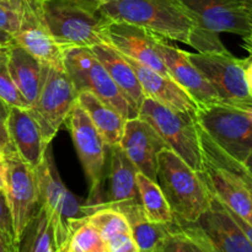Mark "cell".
Returning a JSON list of instances; mask_svg holds the SVG:
<instances>
[{
	"instance_id": "cell-1",
	"label": "cell",
	"mask_w": 252,
	"mask_h": 252,
	"mask_svg": "<svg viewBox=\"0 0 252 252\" xmlns=\"http://www.w3.org/2000/svg\"><path fill=\"white\" fill-rule=\"evenodd\" d=\"M98 14L112 21L138 25L170 41L189 44L201 53H228L219 33L206 31L181 0H108Z\"/></svg>"
},
{
	"instance_id": "cell-2",
	"label": "cell",
	"mask_w": 252,
	"mask_h": 252,
	"mask_svg": "<svg viewBox=\"0 0 252 252\" xmlns=\"http://www.w3.org/2000/svg\"><path fill=\"white\" fill-rule=\"evenodd\" d=\"M157 182L174 217L185 221H197L209 207L213 193L201 171L192 169L170 148L158 157Z\"/></svg>"
},
{
	"instance_id": "cell-3",
	"label": "cell",
	"mask_w": 252,
	"mask_h": 252,
	"mask_svg": "<svg viewBox=\"0 0 252 252\" xmlns=\"http://www.w3.org/2000/svg\"><path fill=\"white\" fill-rule=\"evenodd\" d=\"M39 202L53 223L57 252H65L74 231L88 221L85 202L71 193L59 176L53 150L49 143L38 166L34 169Z\"/></svg>"
},
{
	"instance_id": "cell-4",
	"label": "cell",
	"mask_w": 252,
	"mask_h": 252,
	"mask_svg": "<svg viewBox=\"0 0 252 252\" xmlns=\"http://www.w3.org/2000/svg\"><path fill=\"white\" fill-rule=\"evenodd\" d=\"M41 15L63 49L70 47L91 48L107 43L105 27L107 19L69 0L38 1Z\"/></svg>"
},
{
	"instance_id": "cell-5",
	"label": "cell",
	"mask_w": 252,
	"mask_h": 252,
	"mask_svg": "<svg viewBox=\"0 0 252 252\" xmlns=\"http://www.w3.org/2000/svg\"><path fill=\"white\" fill-rule=\"evenodd\" d=\"M69 129L76 154L89 184V197L85 211L90 216L97 206L103 203V182L107 179L110 147L96 129L88 112L79 103L74 106L68 117Z\"/></svg>"
},
{
	"instance_id": "cell-6",
	"label": "cell",
	"mask_w": 252,
	"mask_h": 252,
	"mask_svg": "<svg viewBox=\"0 0 252 252\" xmlns=\"http://www.w3.org/2000/svg\"><path fill=\"white\" fill-rule=\"evenodd\" d=\"M138 116L149 122L167 147L192 169L202 171L203 158L194 113L174 110L145 96Z\"/></svg>"
},
{
	"instance_id": "cell-7",
	"label": "cell",
	"mask_w": 252,
	"mask_h": 252,
	"mask_svg": "<svg viewBox=\"0 0 252 252\" xmlns=\"http://www.w3.org/2000/svg\"><path fill=\"white\" fill-rule=\"evenodd\" d=\"M64 68L73 80L76 91H89L107 103L126 120L138 117L112 80L108 71L90 48L70 47L64 49Z\"/></svg>"
},
{
	"instance_id": "cell-8",
	"label": "cell",
	"mask_w": 252,
	"mask_h": 252,
	"mask_svg": "<svg viewBox=\"0 0 252 252\" xmlns=\"http://www.w3.org/2000/svg\"><path fill=\"white\" fill-rule=\"evenodd\" d=\"M196 121L208 137L234 159L252 155V122L243 110L226 103L197 108Z\"/></svg>"
},
{
	"instance_id": "cell-9",
	"label": "cell",
	"mask_w": 252,
	"mask_h": 252,
	"mask_svg": "<svg viewBox=\"0 0 252 252\" xmlns=\"http://www.w3.org/2000/svg\"><path fill=\"white\" fill-rule=\"evenodd\" d=\"M78 103V91L64 66L44 64V78L36 102L30 107L47 144L68 120Z\"/></svg>"
},
{
	"instance_id": "cell-10",
	"label": "cell",
	"mask_w": 252,
	"mask_h": 252,
	"mask_svg": "<svg viewBox=\"0 0 252 252\" xmlns=\"http://www.w3.org/2000/svg\"><path fill=\"white\" fill-rule=\"evenodd\" d=\"M192 63L216 89L221 103L238 105L251 101L245 80L248 58L239 59L228 53H189Z\"/></svg>"
},
{
	"instance_id": "cell-11",
	"label": "cell",
	"mask_w": 252,
	"mask_h": 252,
	"mask_svg": "<svg viewBox=\"0 0 252 252\" xmlns=\"http://www.w3.org/2000/svg\"><path fill=\"white\" fill-rule=\"evenodd\" d=\"M5 192L11 209L16 241L20 244L26 228L38 213L41 202L34 170L17 155L6 157Z\"/></svg>"
},
{
	"instance_id": "cell-12",
	"label": "cell",
	"mask_w": 252,
	"mask_h": 252,
	"mask_svg": "<svg viewBox=\"0 0 252 252\" xmlns=\"http://www.w3.org/2000/svg\"><path fill=\"white\" fill-rule=\"evenodd\" d=\"M155 46L171 78L191 96L197 108L221 103L216 89L189 59V52L172 46L158 34Z\"/></svg>"
},
{
	"instance_id": "cell-13",
	"label": "cell",
	"mask_w": 252,
	"mask_h": 252,
	"mask_svg": "<svg viewBox=\"0 0 252 252\" xmlns=\"http://www.w3.org/2000/svg\"><path fill=\"white\" fill-rule=\"evenodd\" d=\"M105 36L107 43L123 56L129 57L143 65L171 78L155 46L157 34L154 32L129 22L107 19Z\"/></svg>"
},
{
	"instance_id": "cell-14",
	"label": "cell",
	"mask_w": 252,
	"mask_h": 252,
	"mask_svg": "<svg viewBox=\"0 0 252 252\" xmlns=\"http://www.w3.org/2000/svg\"><path fill=\"white\" fill-rule=\"evenodd\" d=\"M14 41L41 63L64 66V49L44 22L38 0H27L20 29L14 33Z\"/></svg>"
},
{
	"instance_id": "cell-15",
	"label": "cell",
	"mask_w": 252,
	"mask_h": 252,
	"mask_svg": "<svg viewBox=\"0 0 252 252\" xmlns=\"http://www.w3.org/2000/svg\"><path fill=\"white\" fill-rule=\"evenodd\" d=\"M120 145L138 172L157 181L158 157L169 147L149 122L139 116L126 121Z\"/></svg>"
},
{
	"instance_id": "cell-16",
	"label": "cell",
	"mask_w": 252,
	"mask_h": 252,
	"mask_svg": "<svg viewBox=\"0 0 252 252\" xmlns=\"http://www.w3.org/2000/svg\"><path fill=\"white\" fill-rule=\"evenodd\" d=\"M206 31L230 32L244 37L251 32L243 0H181Z\"/></svg>"
},
{
	"instance_id": "cell-17",
	"label": "cell",
	"mask_w": 252,
	"mask_h": 252,
	"mask_svg": "<svg viewBox=\"0 0 252 252\" xmlns=\"http://www.w3.org/2000/svg\"><path fill=\"white\" fill-rule=\"evenodd\" d=\"M216 252H252V245L229 212L228 207L213 194L208 208L198 218Z\"/></svg>"
},
{
	"instance_id": "cell-18",
	"label": "cell",
	"mask_w": 252,
	"mask_h": 252,
	"mask_svg": "<svg viewBox=\"0 0 252 252\" xmlns=\"http://www.w3.org/2000/svg\"><path fill=\"white\" fill-rule=\"evenodd\" d=\"M202 175L212 193L252 224V199L241 180L226 167L202 154Z\"/></svg>"
},
{
	"instance_id": "cell-19",
	"label": "cell",
	"mask_w": 252,
	"mask_h": 252,
	"mask_svg": "<svg viewBox=\"0 0 252 252\" xmlns=\"http://www.w3.org/2000/svg\"><path fill=\"white\" fill-rule=\"evenodd\" d=\"M7 132L17 157L30 167L36 169L48 144L31 110L11 106L7 117Z\"/></svg>"
},
{
	"instance_id": "cell-20",
	"label": "cell",
	"mask_w": 252,
	"mask_h": 252,
	"mask_svg": "<svg viewBox=\"0 0 252 252\" xmlns=\"http://www.w3.org/2000/svg\"><path fill=\"white\" fill-rule=\"evenodd\" d=\"M138 170L121 145L110 147L107 179L108 189L105 201L95 208L139 204L140 196L137 186ZM142 204V203H140Z\"/></svg>"
},
{
	"instance_id": "cell-21",
	"label": "cell",
	"mask_w": 252,
	"mask_h": 252,
	"mask_svg": "<svg viewBox=\"0 0 252 252\" xmlns=\"http://www.w3.org/2000/svg\"><path fill=\"white\" fill-rule=\"evenodd\" d=\"M125 57L134 69L147 97L153 98L174 110L187 113H196V102L174 79L162 75L129 57Z\"/></svg>"
},
{
	"instance_id": "cell-22",
	"label": "cell",
	"mask_w": 252,
	"mask_h": 252,
	"mask_svg": "<svg viewBox=\"0 0 252 252\" xmlns=\"http://www.w3.org/2000/svg\"><path fill=\"white\" fill-rule=\"evenodd\" d=\"M90 49L108 71L130 107L139 113V108L144 101L145 95L139 79L128 59L108 43L97 44L91 47Z\"/></svg>"
},
{
	"instance_id": "cell-23",
	"label": "cell",
	"mask_w": 252,
	"mask_h": 252,
	"mask_svg": "<svg viewBox=\"0 0 252 252\" xmlns=\"http://www.w3.org/2000/svg\"><path fill=\"white\" fill-rule=\"evenodd\" d=\"M7 58L12 80L32 107L43 83L44 64L15 42L7 47Z\"/></svg>"
},
{
	"instance_id": "cell-24",
	"label": "cell",
	"mask_w": 252,
	"mask_h": 252,
	"mask_svg": "<svg viewBox=\"0 0 252 252\" xmlns=\"http://www.w3.org/2000/svg\"><path fill=\"white\" fill-rule=\"evenodd\" d=\"M78 103L88 112L106 144L108 147L120 145L127 120L89 91L78 93Z\"/></svg>"
},
{
	"instance_id": "cell-25",
	"label": "cell",
	"mask_w": 252,
	"mask_h": 252,
	"mask_svg": "<svg viewBox=\"0 0 252 252\" xmlns=\"http://www.w3.org/2000/svg\"><path fill=\"white\" fill-rule=\"evenodd\" d=\"M158 252H216L198 221H185L174 217Z\"/></svg>"
},
{
	"instance_id": "cell-26",
	"label": "cell",
	"mask_w": 252,
	"mask_h": 252,
	"mask_svg": "<svg viewBox=\"0 0 252 252\" xmlns=\"http://www.w3.org/2000/svg\"><path fill=\"white\" fill-rule=\"evenodd\" d=\"M125 214L130 226V234L138 248V252H158L167 233V224L152 223L145 217L142 204L117 206Z\"/></svg>"
},
{
	"instance_id": "cell-27",
	"label": "cell",
	"mask_w": 252,
	"mask_h": 252,
	"mask_svg": "<svg viewBox=\"0 0 252 252\" xmlns=\"http://www.w3.org/2000/svg\"><path fill=\"white\" fill-rule=\"evenodd\" d=\"M137 186L139 189L140 203L145 217L157 224H169L174 220V213L160 189L159 184L145 175L138 172Z\"/></svg>"
},
{
	"instance_id": "cell-28",
	"label": "cell",
	"mask_w": 252,
	"mask_h": 252,
	"mask_svg": "<svg viewBox=\"0 0 252 252\" xmlns=\"http://www.w3.org/2000/svg\"><path fill=\"white\" fill-rule=\"evenodd\" d=\"M19 251L57 252L53 223L49 214L42 207L25 230L20 240Z\"/></svg>"
},
{
	"instance_id": "cell-29",
	"label": "cell",
	"mask_w": 252,
	"mask_h": 252,
	"mask_svg": "<svg viewBox=\"0 0 252 252\" xmlns=\"http://www.w3.org/2000/svg\"><path fill=\"white\" fill-rule=\"evenodd\" d=\"M88 221L100 231L105 244L121 236L132 235L125 214L113 207L97 208L88 217Z\"/></svg>"
},
{
	"instance_id": "cell-30",
	"label": "cell",
	"mask_w": 252,
	"mask_h": 252,
	"mask_svg": "<svg viewBox=\"0 0 252 252\" xmlns=\"http://www.w3.org/2000/svg\"><path fill=\"white\" fill-rule=\"evenodd\" d=\"M197 126H198V123H197ZM198 133L199 140H201L202 154L206 155L207 158H209V159L213 160V161H216L217 164L221 165V166L226 167V169L230 170L231 172H234V174L241 180L244 186L248 189L252 199V174L249 171V169L245 166V164L239 161V160L234 159L230 155L226 154L224 150H221L220 148L208 137V134H207L199 126Z\"/></svg>"
},
{
	"instance_id": "cell-31",
	"label": "cell",
	"mask_w": 252,
	"mask_h": 252,
	"mask_svg": "<svg viewBox=\"0 0 252 252\" xmlns=\"http://www.w3.org/2000/svg\"><path fill=\"white\" fill-rule=\"evenodd\" d=\"M65 252H106L105 241L100 231L86 221L74 231Z\"/></svg>"
},
{
	"instance_id": "cell-32",
	"label": "cell",
	"mask_w": 252,
	"mask_h": 252,
	"mask_svg": "<svg viewBox=\"0 0 252 252\" xmlns=\"http://www.w3.org/2000/svg\"><path fill=\"white\" fill-rule=\"evenodd\" d=\"M0 97L9 106L30 108L29 102L16 88L10 74L7 47H0Z\"/></svg>"
},
{
	"instance_id": "cell-33",
	"label": "cell",
	"mask_w": 252,
	"mask_h": 252,
	"mask_svg": "<svg viewBox=\"0 0 252 252\" xmlns=\"http://www.w3.org/2000/svg\"><path fill=\"white\" fill-rule=\"evenodd\" d=\"M27 0L0 1V30L16 33L21 25Z\"/></svg>"
},
{
	"instance_id": "cell-34",
	"label": "cell",
	"mask_w": 252,
	"mask_h": 252,
	"mask_svg": "<svg viewBox=\"0 0 252 252\" xmlns=\"http://www.w3.org/2000/svg\"><path fill=\"white\" fill-rule=\"evenodd\" d=\"M0 235L4 239L9 252L19 251L11 209H10L9 202H7L6 192L2 189H0Z\"/></svg>"
},
{
	"instance_id": "cell-35",
	"label": "cell",
	"mask_w": 252,
	"mask_h": 252,
	"mask_svg": "<svg viewBox=\"0 0 252 252\" xmlns=\"http://www.w3.org/2000/svg\"><path fill=\"white\" fill-rule=\"evenodd\" d=\"M10 107L1 97H0V149L4 153L5 157L17 155L11 140H10L9 132H7V117H9Z\"/></svg>"
},
{
	"instance_id": "cell-36",
	"label": "cell",
	"mask_w": 252,
	"mask_h": 252,
	"mask_svg": "<svg viewBox=\"0 0 252 252\" xmlns=\"http://www.w3.org/2000/svg\"><path fill=\"white\" fill-rule=\"evenodd\" d=\"M69 1H73L75 4L80 5V6L85 7V9L91 10L94 12H97L98 7L102 4H105L106 1H108V0H69Z\"/></svg>"
},
{
	"instance_id": "cell-37",
	"label": "cell",
	"mask_w": 252,
	"mask_h": 252,
	"mask_svg": "<svg viewBox=\"0 0 252 252\" xmlns=\"http://www.w3.org/2000/svg\"><path fill=\"white\" fill-rule=\"evenodd\" d=\"M6 186V157L0 155V189Z\"/></svg>"
},
{
	"instance_id": "cell-38",
	"label": "cell",
	"mask_w": 252,
	"mask_h": 252,
	"mask_svg": "<svg viewBox=\"0 0 252 252\" xmlns=\"http://www.w3.org/2000/svg\"><path fill=\"white\" fill-rule=\"evenodd\" d=\"M245 80L248 84L249 94L252 97V58L248 57V63L245 65Z\"/></svg>"
},
{
	"instance_id": "cell-39",
	"label": "cell",
	"mask_w": 252,
	"mask_h": 252,
	"mask_svg": "<svg viewBox=\"0 0 252 252\" xmlns=\"http://www.w3.org/2000/svg\"><path fill=\"white\" fill-rule=\"evenodd\" d=\"M14 42V34L4 31V30H0V47H9Z\"/></svg>"
},
{
	"instance_id": "cell-40",
	"label": "cell",
	"mask_w": 252,
	"mask_h": 252,
	"mask_svg": "<svg viewBox=\"0 0 252 252\" xmlns=\"http://www.w3.org/2000/svg\"><path fill=\"white\" fill-rule=\"evenodd\" d=\"M243 47L249 53V58H252V32L243 37Z\"/></svg>"
},
{
	"instance_id": "cell-41",
	"label": "cell",
	"mask_w": 252,
	"mask_h": 252,
	"mask_svg": "<svg viewBox=\"0 0 252 252\" xmlns=\"http://www.w3.org/2000/svg\"><path fill=\"white\" fill-rule=\"evenodd\" d=\"M233 106V105H231ZM235 107H239L240 110H243L244 112L248 115V117L250 118L251 122H252V100L251 101H248V102H241V103H238V105H235Z\"/></svg>"
},
{
	"instance_id": "cell-42",
	"label": "cell",
	"mask_w": 252,
	"mask_h": 252,
	"mask_svg": "<svg viewBox=\"0 0 252 252\" xmlns=\"http://www.w3.org/2000/svg\"><path fill=\"white\" fill-rule=\"evenodd\" d=\"M245 7V11H246V16H248V21H249V26H250V30L252 32V7Z\"/></svg>"
},
{
	"instance_id": "cell-43",
	"label": "cell",
	"mask_w": 252,
	"mask_h": 252,
	"mask_svg": "<svg viewBox=\"0 0 252 252\" xmlns=\"http://www.w3.org/2000/svg\"><path fill=\"white\" fill-rule=\"evenodd\" d=\"M0 252H9V249H7L6 244H5L4 239L0 235Z\"/></svg>"
},
{
	"instance_id": "cell-44",
	"label": "cell",
	"mask_w": 252,
	"mask_h": 252,
	"mask_svg": "<svg viewBox=\"0 0 252 252\" xmlns=\"http://www.w3.org/2000/svg\"><path fill=\"white\" fill-rule=\"evenodd\" d=\"M244 164H245V166L248 167L249 171H250L251 174H252V155H250V157L248 158V160H246V161L244 162Z\"/></svg>"
},
{
	"instance_id": "cell-45",
	"label": "cell",
	"mask_w": 252,
	"mask_h": 252,
	"mask_svg": "<svg viewBox=\"0 0 252 252\" xmlns=\"http://www.w3.org/2000/svg\"><path fill=\"white\" fill-rule=\"evenodd\" d=\"M243 4L246 7H252V0H243Z\"/></svg>"
},
{
	"instance_id": "cell-46",
	"label": "cell",
	"mask_w": 252,
	"mask_h": 252,
	"mask_svg": "<svg viewBox=\"0 0 252 252\" xmlns=\"http://www.w3.org/2000/svg\"><path fill=\"white\" fill-rule=\"evenodd\" d=\"M0 155H4V153L1 152V149H0ZM4 157H5V155H4Z\"/></svg>"
},
{
	"instance_id": "cell-47",
	"label": "cell",
	"mask_w": 252,
	"mask_h": 252,
	"mask_svg": "<svg viewBox=\"0 0 252 252\" xmlns=\"http://www.w3.org/2000/svg\"><path fill=\"white\" fill-rule=\"evenodd\" d=\"M38 1H47V0H38Z\"/></svg>"
},
{
	"instance_id": "cell-48",
	"label": "cell",
	"mask_w": 252,
	"mask_h": 252,
	"mask_svg": "<svg viewBox=\"0 0 252 252\" xmlns=\"http://www.w3.org/2000/svg\"><path fill=\"white\" fill-rule=\"evenodd\" d=\"M0 1H7V0H0Z\"/></svg>"
}]
</instances>
